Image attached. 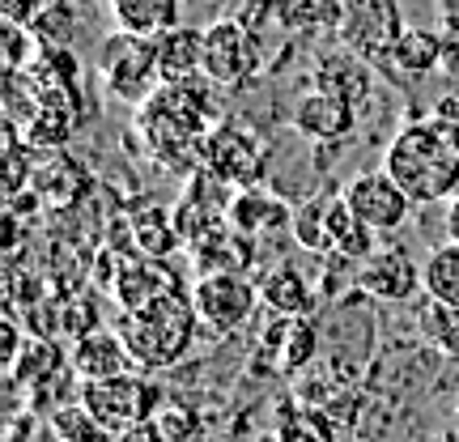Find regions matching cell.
Segmentation results:
<instances>
[{
  "instance_id": "cell-11",
  "label": "cell",
  "mask_w": 459,
  "mask_h": 442,
  "mask_svg": "<svg viewBox=\"0 0 459 442\" xmlns=\"http://www.w3.org/2000/svg\"><path fill=\"white\" fill-rule=\"evenodd\" d=\"M73 370L82 383L90 378H119V375H136L141 366L132 358V349L124 344L119 332H107V328H85L73 344Z\"/></svg>"
},
{
  "instance_id": "cell-10",
  "label": "cell",
  "mask_w": 459,
  "mask_h": 442,
  "mask_svg": "<svg viewBox=\"0 0 459 442\" xmlns=\"http://www.w3.org/2000/svg\"><path fill=\"white\" fill-rule=\"evenodd\" d=\"M315 90H324V94H332V99H341L361 111L370 102V94H375V68L353 48L328 51V56L315 60Z\"/></svg>"
},
{
  "instance_id": "cell-15",
  "label": "cell",
  "mask_w": 459,
  "mask_h": 442,
  "mask_svg": "<svg viewBox=\"0 0 459 442\" xmlns=\"http://www.w3.org/2000/svg\"><path fill=\"white\" fill-rule=\"evenodd\" d=\"M378 68L400 77V82H417L434 68H443V30H417V26L409 30L404 26L392 48L378 56Z\"/></svg>"
},
{
  "instance_id": "cell-5",
  "label": "cell",
  "mask_w": 459,
  "mask_h": 442,
  "mask_svg": "<svg viewBox=\"0 0 459 442\" xmlns=\"http://www.w3.org/2000/svg\"><path fill=\"white\" fill-rule=\"evenodd\" d=\"M82 404L99 417L107 434L119 438L124 429L153 421V412L162 409V387L145 375H119V378H90L82 383Z\"/></svg>"
},
{
  "instance_id": "cell-12",
  "label": "cell",
  "mask_w": 459,
  "mask_h": 442,
  "mask_svg": "<svg viewBox=\"0 0 459 442\" xmlns=\"http://www.w3.org/2000/svg\"><path fill=\"white\" fill-rule=\"evenodd\" d=\"M358 115H361L358 107L332 99L324 90H311V94H302L294 102V132L315 141V145H336V141H344L349 132L358 128Z\"/></svg>"
},
{
  "instance_id": "cell-33",
  "label": "cell",
  "mask_w": 459,
  "mask_h": 442,
  "mask_svg": "<svg viewBox=\"0 0 459 442\" xmlns=\"http://www.w3.org/2000/svg\"><path fill=\"white\" fill-rule=\"evenodd\" d=\"M115 442H162L158 438V429H153V421H141V426H132V429H124Z\"/></svg>"
},
{
  "instance_id": "cell-20",
  "label": "cell",
  "mask_w": 459,
  "mask_h": 442,
  "mask_svg": "<svg viewBox=\"0 0 459 442\" xmlns=\"http://www.w3.org/2000/svg\"><path fill=\"white\" fill-rule=\"evenodd\" d=\"M273 442H336V426L324 409L285 400L273 421Z\"/></svg>"
},
{
  "instance_id": "cell-18",
  "label": "cell",
  "mask_w": 459,
  "mask_h": 442,
  "mask_svg": "<svg viewBox=\"0 0 459 442\" xmlns=\"http://www.w3.org/2000/svg\"><path fill=\"white\" fill-rule=\"evenodd\" d=\"M200 60H204V30L170 26L166 34H158L162 82H192V77H200Z\"/></svg>"
},
{
  "instance_id": "cell-3",
  "label": "cell",
  "mask_w": 459,
  "mask_h": 442,
  "mask_svg": "<svg viewBox=\"0 0 459 442\" xmlns=\"http://www.w3.org/2000/svg\"><path fill=\"white\" fill-rule=\"evenodd\" d=\"M99 77H102V90H107L115 102L145 107L166 85L162 65H158V39L128 34V30L107 34L99 48Z\"/></svg>"
},
{
  "instance_id": "cell-31",
  "label": "cell",
  "mask_w": 459,
  "mask_h": 442,
  "mask_svg": "<svg viewBox=\"0 0 459 442\" xmlns=\"http://www.w3.org/2000/svg\"><path fill=\"white\" fill-rule=\"evenodd\" d=\"M443 73L459 82V30H443Z\"/></svg>"
},
{
  "instance_id": "cell-30",
  "label": "cell",
  "mask_w": 459,
  "mask_h": 442,
  "mask_svg": "<svg viewBox=\"0 0 459 442\" xmlns=\"http://www.w3.org/2000/svg\"><path fill=\"white\" fill-rule=\"evenodd\" d=\"M73 26H77V17H73V9H68V0H43L39 13L30 17V30L39 34L48 48H68Z\"/></svg>"
},
{
  "instance_id": "cell-34",
  "label": "cell",
  "mask_w": 459,
  "mask_h": 442,
  "mask_svg": "<svg viewBox=\"0 0 459 442\" xmlns=\"http://www.w3.org/2000/svg\"><path fill=\"white\" fill-rule=\"evenodd\" d=\"M434 4H438L443 30H459V0H434Z\"/></svg>"
},
{
  "instance_id": "cell-4",
  "label": "cell",
  "mask_w": 459,
  "mask_h": 442,
  "mask_svg": "<svg viewBox=\"0 0 459 442\" xmlns=\"http://www.w3.org/2000/svg\"><path fill=\"white\" fill-rule=\"evenodd\" d=\"M264 73V43L238 17L213 22L204 30V60H200V77L221 90H243Z\"/></svg>"
},
{
  "instance_id": "cell-13",
  "label": "cell",
  "mask_w": 459,
  "mask_h": 442,
  "mask_svg": "<svg viewBox=\"0 0 459 442\" xmlns=\"http://www.w3.org/2000/svg\"><path fill=\"white\" fill-rule=\"evenodd\" d=\"M260 349H255V358H251V370L264 366V358H273V370L277 375H298V370H307V361L315 358V349H319V336L307 319H273L260 336Z\"/></svg>"
},
{
  "instance_id": "cell-35",
  "label": "cell",
  "mask_w": 459,
  "mask_h": 442,
  "mask_svg": "<svg viewBox=\"0 0 459 442\" xmlns=\"http://www.w3.org/2000/svg\"><path fill=\"white\" fill-rule=\"evenodd\" d=\"M446 238H455L459 243V196L446 204Z\"/></svg>"
},
{
  "instance_id": "cell-37",
  "label": "cell",
  "mask_w": 459,
  "mask_h": 442,
  "mask_svg": "<svg viewBox=\"0 0 459 442\" xmlns=\"http://www.w3.org/2000/svg\"><path fill=\"white\" fill-rule=\"evenodd\" d=\"M455 417H459V395H455Z\"/></svg>"
},
{
  "instance_id": "cell-8",
  "label": "cell",
  "mask_w": 459,
  "mask_h": 442,
  "mask_svg": "<svg viewBox=\"0 0 459 442\" xmlns=\"http://www.w3.org/2000/svg\"><path fill=\"white\" fill-rule=\"evenodd\" d=\"M341 196L375 234H395L412 213V196L387 170H361V175H353Z\"/></svg>"
},
{
  "instance_id": "cell-19",
  "label": "cell",
  "mask_w": 459,
  "mask_h": 442,
  "mask_svg": "<svg viewBox=\"0 0 459 442\" xmlns=\"http://www.w3.org/2000/svg\"><path fill=\"white\" fill-rule=\"evenodd\" d=\"M111 17L115 30L158 39L170 26H179V0H111Z\"/></svg>"
},
{
  "instance_id": "cell-27",
  "label": "cell",
  "mask_w": 459,
  "mask_h": 442,
  "mask_svg": "<svg viewBox=\"0 0 459 442\" xmlns=\"http://www.w3.org/2000/svg\"><path fill=\"white\" fill-rule=\"evenodd\" d=\"M48 426L60 434V442H111L107 426H102L99 417L85 409L82 395H77L73 404H56V412H51Z\"/></svg>"
},
{
  "instance_id": "cell-6",
  "label": "cell",
  "mask_w": 459,
  "mask_h": 442,
  "mask_svg": "<svg viewBox=\"0 0 459 442\" xmlns=\"http://www.w3.org/2000/svg\"><path fill=\"white\" fill-rule=\"evenodd\" d=\"M192 307L200 315V328H209L213 336H234L260 307V285L247 281L243 273H209L196 281Z\"/></svg>"
},
{
  "instance_id": "cell-32",
  "label": "cell",
  "mask_w": 459,
  "mask_h": 442,
  "mask_svg": "<svg viewBox=\"0 0 459 442\" xmlns=\"http://www.w3.org/2000/svg\"><path fill=\"white\" fill-rule=\"evenodd\" d=\"M26 162H30V153H26V149H17V145H9V196H13L17 187H22V179H26V170H22Z\"/></svg>"
},
{
  "instance_id": "cell-22",
  "label": "cell",
  "mask_w": 459,
  "mask_h": 442,
  "mask_svg": "<svg viewBox=\"0 0 459 442\" xmlns=\"http://www.w3.org/2000/svg\"><path fill=\"white\" fill-rule=\"evenodd\" d=\"M421 277H426V298L459 307V243L443 238L438 247H429L426 264H421Z\"/></svg>"
},
{
  "instance_id": "cell-21",
  "label": "cell",
  "mask_w": 459,
  "mask_h": 442,
  "mask_svg": "<svg viewBox=\"0 0 459 442\" xmlns=\"http://www.w3.org/2000/svg\"><path fill=\"white\" fill-rule=\"evenodd\" d=\"M332 209H336V196H315L307 204H298L294 217H290V234L302 251L311 256H332Z\"/></svg>"
},
{
  "instance_id": "cell-14",
  "label": "cell",
  "mask_w": 459,
  "mask_h": 442,
  "mask_svg": "<svg viewBox=\"0 0 459 442\" xmlns=\"http://www.w3.org/2000/svg\"><path fill=\"white\" fill-rule=\"evenodd\" d=\"M251 247H255V238H247L243 230L230 226V217H221V221L192 234V260H196L200 277H209V273H247Z\"/></svg>"
},
{
  "instance_id": "cell-7",
  "label": "cell",
  "mask_w": 459,
  "mask_h": 442,
  "mask_svg": "<svg viewBox=\"0 0 459 442\" xmlns=\"http://www.w3.org/2000/svg\"><path fill=\"white\" fill-rule=\"evenodd\" d=\"M200 162L209 166V175L230 187H255L264 175V166H268V149L251 136L247 128H234V124H217L209 136H204V145H200Z\"/></svg>"
},
{
  "instance_id": "cell-28",
  "label": "cell",
  "mask_w": 459,
  "mask_h": 442,
  "mask_svg": "<svg viewBox=\"0 0 459 442\" xmlns=\"http://www.w3.org/2000/svg\"><path fill=\"white\" fill-rule=\"evenodd\" d=\"M60 349H56V341H48V336H34V344H26L22 349V358H17L13 366V378L17 383H48V378L60 375Z\"/></svg>"
},
{
  "instance_id": "cell-24",
  "label": "cell",
  "mask_w": 459,
  "mask_h": 442,
  "mask_svg": "<svg viewBox=\"0 0 459 442\" xmlns=\"http://www.w3.org/2000/svg\"><path fill=\"white\" fill-rule=\"evenodd\" d=\"M375 230L366 226L349 204H344V196H336V209H332V256H344V260L361 264L366 256H375Z\"/></svg>"
},
{
  "instance_id": "cell-29",
  "label": "cell",
  "mask_w": 459,
  "mask_h": 442,
  "mask_svg": "<svg viewBox=\"0 0 459 442\" xmlns=\"http://www.w3.org/2000/svg\"><path fill=\"white\" fill-rule=\"evenodd\" d=\"M153 429L162 442H204V421L187 404H162L153 412Z\"/></svg>"
},
{
  "instance_id": "cell-17",
  "label": "cell",
  "mask_w": 459,
  "mask_h": 442,
  "mask_svg": "<svg viewBox=\"0 0 459 442\" xmlns=\"http://www.w3.org/2000/svg\"><path fill=\"white\" fill-rule=\"evenodd\" d=\"M255 285H260V307H268L273 319H307V311H311V285L290 264L268 268Z\"/></svg>"
},
{
  "instance_id": "cell-1",
  "label": "cell",
  "mask_w": 459,
  "mask_h": 442,
  "mask_svg": "<svg viewBox=\"0 0 459 442\" xmlns=\"http://www.w3.org/2000/svg\"><path fill=\"white\" fill-rule=\"evenodd\" d=\"M383 170L392 175L412 204H438L459 196V119L455 115H426L395 132L387 145Z\"/></svg>"
},
{
  "instance_id": "cell-16",
  "label": "cell",
  "mask_w": 459,
  "mask_h": 442,
  "mask_svg": "<svg viewBox=\"0 0 459 442\" xmlns=\"http://www.w3.org/2000/svg\"><path fill=\"white\" fill-rule=\"evenodd\" d=\"M111 285H115V298H119L124 311H136V307H145V302H153V298L179 290L175 273L166 277L162 260H153V256H141L136 264H124V273H115Z\"/></svg>"
},
{
  "instance_id": "cell-36",
  "label": "cell",
  "mask_w": 459,
  "mask_h": 442,
  "mask_svg": "<svg viewBox=\"0 0 459 442\" xmlns=\"http://www.w3.org/2000/svg\"><path fill=\"white\" fill-rule=\"evenodd\" d=\"M434 442H459V426H451V429H443Z\"/></svg>"
},
{
  "instance_id": "cell-9",
  "label": "cell",
  "mask_w": 459,
  "mask_h": 442,
  "mask_svg": "<svg viewBox=\"0 0 459 442\" xmlns=\"http://www.w3.org/2000/svg\"><path fill=\"white\" fill-rule=\"evenodd\" d=\"M358 290L378 302H409L417 290H426V277L404 247H383L358 264Z\"/></svg>"
},
{
  "instance_id": "cell-2",
  "label": "cell",
  "mask_w": 459,
  "mask_h": 442,
  "mask_svg": "<svg viewBox=\"0 0 459 442\" xmlns=\"http://www.w3.org/2000/svg\"><path fill=\"white\" fill-rule=\"evenodd\" d=\"M196 332H200V315L192 307V294H183V290H170V294L136 307L119 324V336L132 349V358H136L141 370L175 366L192 349Z\"/></svg>"
},
{
  "instance_id": "cell-25",
  "label": "cell",
  "mask_w": 459,
  "mask_h": 442,
  "mask_svg": "<svg viewBox=\"0 0 459 442\" xmlns=\"http://www.w3.org/2000/svg\"><path fill=\"white\" fill-rule=\"evenodd\" d=\"M417 328L443 358H459V307H446V302H434L429 298L426 307L417 311Z\"/></svg>"
},
{
  "instance_id": "cell-26",
  "label": "cell",
  "mask_w": 459,
  "mask_h": 442,
  "mask_svg": "<svg viewBox=\"0 0 459 442\" xmlns=\"http://www.w3.org/2000/svg\"><path fill=\"white\" fill-rule=\"evenodd\" d=\"M132 234H136L141 256H153V260H162L166 251L179 247V221L166 213V209H145V213L132 221Z\"/></svg>"
},
{
  "instance_id": "cell-23",
  "label": "cell",
  "mask_w": 459,
  "mask_h": 442,
  "mask_svg": "<svg viewBox=\"0 0 459 442\" xmlns=\"http://www.w3.org/2000/svg\"><path fill=\"white\" fill-rule=\"evenodd\" d=\"M230 226L243 230L247 238H255V234H264L268 226H281V221H290V209L281 204V200H268L260 196V192H251V187H243L238 196H234V204H230Z\"/></svg>"
}]
</instances>
